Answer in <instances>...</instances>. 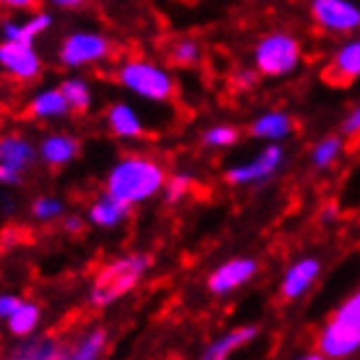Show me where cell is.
I'll return each instance as SVG.
<instances>
[{"instance_id":"30","label":"cell","mask_w":360,"mask_h":360,"mask_svg":"<svg viewBox=\"0 0 360 360\" xmlns=\"http://www.w3.org/2000/svg\"><path fill=\"white\" fill-rule=\"evenodd\" d=\"M332 319H337V321H342V324H347V326L360 329V290H355V292L345 300L342 306L334 311Z\"/></svg>"},{"instance_id":"16","label":"cell","mask_w":360,"mask_h":360,"mask_svg":"<svg viewBox=\"0 0 360 360\" xmlns=\"http://www.w3.org/2000/svg\"><path fill=\"white\" fill-rule=\"evenodd\" d=\"M292 131H295V117L290 115L288 110H264L248 126V134L253 139L266 141V144H271V141L282 144L288 136H292Z\"/></svg>"},{"instance_id":"19","label":"cell","mask_w":360,"mask_h":360,"mask_svg":"<svg viewBox=\"0 0 360 360\" xmlns=\"http://www.w3.org/2000/svg\"><path fill=\"white\" fill-rule=\"evenodd\" d=\"M134 207L126 204V201H120V198L110 196L108 191L97 196L91 201L89 212H86V219H89L91 225L99 227V230H115V227L126 225L128 217H131Z\"/></svg>"},{"instance_id":"15","label":"cell","mask_w":360,"mask_h":360,"mask_svg":"<svg viewBox=\"0 0 360 360\" xmlns=\"http://www.w3.org/2000/svg\"><path fill=\"white\" fill-rule=\"evenodd\" d=\"M27 115L32 120H45V123H55V120H65L73 115L71 105L65 94L60 91V86H47L32 94L27 105Z\"/></svg>"},{"instance_id":"3","label":"cell","mask_w":360,"mask_h":360,"mask_svg":"<svg viewBox=\"0 0 360 360\" xmlns=\"http://www.w3.org/2000/svg\"><path fill=\"white\" fill-rule=\"evenodd\" d=\"M115 79L128 94L144 99V102H152V105L172 102L175 91H178L175 76L165 65L154 63L149 58H139V55L123 58L117 63Z\"/></svg>"},{"instance_id":"18","label":"cell","mask_w":360,"mask_h":360,"mask_svg":"<svg viewBox=\"0 0 360 360\" xmlns=\"http://www.w3.org/2000/svg\"><path fill=\"white\" fill-rule=\"evenodd\" d=\"M37 162H39V149H37V144L29 141L27 136L21 134L0 136V165H8V167L27 175Z\"/></svg>"},{"instance_id":"20","label":"cell","mask_w":360,"mask_h":360,"mask_svg":"<svg viewBox=\"0 0 360 360\" xmlns=\"http://www.w3.org/2000/svg\"><path fill=\"white\" fill-rule=\"evenodd\" d=\"M65 345L60 340H55L50 334H32L18 340V345L8 352V358L13 360H60L68 358V350H63Z\"/></svg>"},{"instance_id":"7","label":"cell","mask_w":360,"mask_h":360,"mask_svg":"<svg viewBox=\"0 0 360 360\" xmlns=\"http://www.w3.org/2000/svg\"><path fill=\"white\" fill-rule=\"evenodd\" d=\"M308 11L326 34H355L360 29V6L352 0H311Z\"/></svg>"},{"instance_id":"23","label":"cell","mask_w":360,"mask_h":360,"mask_svg":"<svg viewBox=\"0 0 360 360\" xmlns=\"http://www.w3.org/2000/svg\"><path fill=\"white\" fill-rule=\"evenodd\" d=\"M39 324H42V306L34 303V300H24V303L6 319V332H8L11 337H16V340H24V337L37 334Z\"/></svg>"},{"instance_id":"12","label":"cell","mask_w":360,"mask_h":360,"mask_svg":"<svg viewBox=\"0 0 360 360\" xmlns=\"http://www.w3.org/2000/svg\"><path fill=\"white\" fill-rule=\"evenodd\" d=\"M316 347L321 352V358H350L360 350V329L329 319L324 329L319 332Z\"/></svg>"},{"instance_id":"29","label":"cell","mask_w":360,"mask_h":360,"mask_svg":"<svg viewBox=\"0 0 360 360\" xmlns=\"http://www.w3.org/2000/svg\"><path fill=\"white\" fill-rule=\"evenodd\" d=\"M191 188H193V178L188 172H172L167 175V183H165V201L167 204H180L183 198L188 196Z\"/></svg>"},{"instance_id":"14","label":"cell","mask_w":360,"mask_h":360,"mask_svg":"<svg viewBox=\"0 0 360 360\" xmlns=\"http://www.w3.org/2000/svg\"><path fill=\"white\" fill-rule=\"evenodd\" d=\"M39 162L50 167V170H60V167H68L79 160L82 154V141L73 134H65V131H53L47 134L42 141H39Z\"/></svg>"},{"instance_id":"32","label":"cell","mask_w":360,"mask_h":360,"mask_svg":"<svg viewBox=\"0 0 360 360\" xmlns=\"http://www.w3.org/2000/svg\"><path fill=\"white\" fill-rule=\"evenodd\" d=\"M24 172L13 170V167H8V165H0V186H8V188H13V186H21L24 183Z\"/></svg>"},{"instance_id":"28","label":"cell","mask_w":360,"mask_h":360,"mask_svg":"<svg viewBox=\"0 0 360 360\" xmlns=\"http://www.w3.org/2000/svg\"><path fill=\"white\" fill-rule=\"evenodd\" d=\"M32 219L34 222H55V219H63L65 214V204L58 196H37L32 201Z\"/></svg>"},{"instance_id":"21","label":"cell","mask_w":360,"mask_h":360,"mask_svg":"<svg viewBox=\"0 0 360 360\" xmlns=\"http://www.w3.org/2000/svg\"><path fill=\"white\" fill-rule=\"evenodd\" d=\"M259 337V326L256 324H245V326H235L230 332L219 334L214 342L207 345V350L201 352L204 360H227L230 355H235L238 350H243Z\"/></svg>"},{"instance_id":"22","label":"cell","mask_w":360,"mask_h":360,"mask_svg":"<svg viewBox=\"0 0 360 360\" xmlns=\"http://www.w3.org/2000/svg\"><path fill=\"white\" fill-rule=\"evenodd\" d=\"M110 347V332L105 326H91L73 340L68 360H99Z\"/></svg>"},{"instance_id":"8","label":"cell","mask_w":360,"mask_h":360,"mask_svg":"<svg viewBox=\"0 0 360 360\" xmlns=\"http://www.w3.org/2000/svg\"><path fill=\"white\" fill-rule=\"evenodd\" d=\"M262 271V264L253 256H235V259H227L219 266L209 271L207 277V290L214 297H227L235 290L245 288L251 279L259 277Z\"/></svg>"},{"instance_id":"4","label":"cell","mask_w":360,"mask_h":360,"mask_svg":"<svg viewBox=\"0 0 360 360\" xmlns=\"http://www.w3.org/2000/svg\"><path fill=\"white\" fill-rule=\"evenodd\" d=\"M303 63V45L290 32H269L253 45V68L264 79H288Z\"/></svg>"},{"instance_id":"33","label":"cell","mask_w":360,"mask_h":360,"mask_svg":"<svg viewBox=\"0 0 360 360\" xmlns=\"http://www.w3.org/2000/svg\"><path fill=\"white\" fill-rule=\"evenodd\" d=\"M342 134L347 136V139H360V105L355 110H352L350 115L345 117Z\"/></svg>"},{"instance_id":"10","label":"cell","mask_w":360,"mask_h":360,"mask_svg":"<svg viewBox=\"0 0 360 360\" xmlns=\"http://www.w3.org/2000/svg\"><path fill=\"white\" fill-rule=\"evenodd\" d=\"M360 79V37L347 39L329 55V60L321 68V82L334 89H345Z\"/></svg>"},{"instance_id":"9","label":"cell","mask_w":360,"mask_h":360,"mask_svg":"<svg viewBox=\"0 0 360 360\" xmlns=\"http://www.w3.org/2000/svg\"><path fill=\"white\" fill-rule=\"evenodd\" d=\"M45 63L42 55L37 53L32 42H13V39H0V71L13 82H34L39 79Z\"/></svg>"},{"instance_id":"6","label":"cell","mask_w":360,"mask_h":360,"mask_svg":"<svg viewBox=\"0 0 360 360\" xmlns=\"http://www.w3.org/2000/svg\"><path fill=\"white\" fill-rule=\"evenodd\" d=\"M288 162V152L279 141H271L256 154L253 160L243 165H233L225 170V183L233 188H248V186H259V183H269L277 178L279 170Z\"/></svg>"},{"instance_id":"24","label":"cell","mask_w":360,"mask_h":360,"mask_svg":"<svg viewBox=\"0 0 360 360\" xmlns=\"http://www.w3.org/2000/svg\"><path fill=\"white\" fill-rule=\"evenodd\" d=\"M58 86H60V91L68 99L73 115H86L89 112L91 105H94V89H91V84L84 76H68Z\"/></svg>"},{"instance_id":"11","label":"cell","mask_w":360,"mask_h":360,"mask_svg":"<svg viewBox=\"0 0 360 360\" xmlns=\"http://www.w3.org/2000/svg\"><path fill=\"white\" fill-rule=\"evenodd\" d=\"M319 277H321V262L316 256H303L285 269V274L279 279V295L288 303H295L311 292Z\"/></svg>"},{"instance_id":"36","label":"cell","mask_w":360,"mask_h":360,"mask_svg":"<svg viewBox=\"0 0 360 360\" xmlns=\"http://www.w3.org/2000/svg\"><path fill=\"white\" fill-rule=\"evenodd\" d=\"M86 3H89V0H50V6L60 11H79V8H84Z\"/></svg>"},{"instance_id":"2","label":"cell","mask_w":360,"mask_h":360,"mask_svg":"<svg viewBox=\"0 0 360 360\" xmlns=\"http://www.w3.org/2000/svg\"><path fill=\"white\" fill-rule=\"evenodd\" d=\"M152 269L149 253H123L105 266H99L89 285V303L91 308H108L117 300L131 295L139 282Z\"/></svg>"},{"instance_id":"13","label":"cell","mask_w":360,"mask_h":360,"mask_svg":"<svg viewBox=\"0 0 360 360\" xmlns=\"http://www.w3.org/2000/svg\"><path fill=\"white\" fill-rule=\"evenodd\" d=\"M105 128L117 141H141L146 136L144 117L126 99H117L105 110Z\"/></svg>"},{"instance_id":"5","label":"cell","mask_w":360,"mask_h":360,"mask_svg":"<svg viewBox=\"0 0 360 360\" xmlns=\"http://www.w3.org/2000/svg\"><path fill=\"white\" fill-rule=\"evenodd\" d=\"M115 53V42L94 29H76L65 34L58 45V63L68 71H82L89 65H99L110 60Z\"/></svg>"},{"instance_id":"17","label":"cell","mask_w":360,"mask_h":360,"mask_svg":"<svg viewBox=\"0 0 360 360\" xmlns=\"http://www.w3.org/2000/svg\"><path fill=\"white\" fill-rule=\"evenodd\" d=\"M55 18L53 13H47V11H29L27 18H21V21H3L0 24V34L3 39H13V42H32L34 45L37 39L42 34H47L50 29H53Z\"/></svg>"},{"instance_id":"37","label":"cell","mask_w":360,"mask_h":360,"mask_svg":"<svg viewBox=\"0 0 360 360\" xmlns=\"http://www.w3.org/2000/svg\"><path fill=\"white\" fill-rule=\"evenodd\" d=\"M0 321H3V319H0Z\"/></svg>"},{"instance_id":"1","label":"cell","mask_w":360,"mask_h":360,"mask_svg":"<svg viewBox=\"0 0 360 360\" xmlns=\"http://www.w3.org/2000/svg\"><path fill=\"white\" fill-rule=\"evenodd\" d=\"M167 170L149 154H126L105 175V191L131 207L146 204L165 191Z\"/></svg>"},{"instance_id":"35","label":"cell","mask_w":360,"mask_h":360,"mask_svg":"<svg viewBox=\"0 0 360 360\" xmlns=\"http://www.w3.org/2000/svg\"><path fill=\"white\" fill-rule=\"evenodd\" d=\"M63 230L68 235H82L84 233V219L82 217H76V214H63Z\"/></svg>"},{"instance_id":"27","label":"cell","mask_w":360,"mask_h":360,"mask_svg":"<svg viewBox=\"0 0 360 360\" xmlns=\"http://www.w3.org/2000/svg\"><path fill=\"white\" fill-rule=\"evenodd\" d=\"M201 58H204L201 42L193 37H183L170 47V63L178 65V68H193V65L201 63Z\"/></svg>"},{"instance_id":"26","label":"cell","mask_w":360,"mask_h":360,"mask_svg":"<svg viewBox=\"0 0 360 360\" xmlns=\"http://www.w3.org/2000/svg\"><path fill=\"white\" fill-rule=\"evenodd\" d=\"M342 149H345V141L340 136H326L321 141H316L314 149H311V165H314L316 170H329L340 160Z\"/></svg>"},{"instance_id":"34","label":"cell","mask_w":360,"mask_h":360,"mask_svg":"<svg viewBox=\"0 0 360 360\" xmlns=\"http://www.w3.org/2000/svg\"><path fill=\"white\" fill-rule=\"evenodd\" d=\"M0 6L6 11H37L39 0H0Z\"/></svg>"},{"instance_id":"31","label":"cell","mask_w":360,"mask_h":360,"mask_svg":"<svg viewBox=\"0 0 360 360\" xmlns=\"http://www.w3.org/2000/svg\"><path fill=\"white\" fill-rule=\"evenodd\" d=\"M21 303H24V297L16 295V292H0V319L6 321Z\"/></svg>"},{"instance_id":"25","label":"cell","mask_w":360,"mask_h":360,"mask_svg":"<svg viewBox=\"0 0 360 360\" xmlns=\"http://www.w3.org/2000/svg\"><path fill=\"white\" fill-rule=\"evenodd\" d=\"M238 141H240V128L233 126V123H214V126H209L207 131L201 134V146H204V149H212V152L233 149Z\"/></svg>"}]
</instances>
